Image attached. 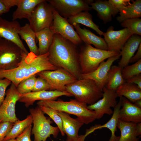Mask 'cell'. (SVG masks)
<instances>
[{"label": "cell", "instance_id": "obj_1", "mask_svg": "<svg viewBox=\"0 0 141 141\" xmlns=\"http://www.w3.org/2000/svg\"><path fill=\"white\" fill-rule=\"evenodd\" d=\"M75 45L60 35L54 34L49 49L50 62L58 68L63 69L77 80L81 79L79 54Z\"/></svg>", "mask_w": 141, "mask_h": 141}, {"label": "cell", "instance_id": "obj_2", "mask_svg": "<svg viewBox=\"0 0 141 141\" xmlns=\"http://www.w3.org/2000/svg\"><path fill=\"white\" fill-rule=\"evenodd\" d=\"M50 61L48 52L36 55L30 52L24 54L18 66L10 70H0V79H7L16 87L22 81L42 71L57 69Z\"/></svg>", "mask_w": 141, "mask_h": 141}, {"label": "cell", "instance_id": "obj_3", "mask_svg": "<svg viewBox=\"0 0 141 141\" xmlns=\"http://www.w3.org/2000/svg\"><path fill=\"white\" fill-rule=\"evenodd\" d=\"M38 106H44L57 111L75 115L84 124H88L96 119L95 111L89 109L87 104L76 99L65 101L61 99L57 101H39Z\"/></svg>", "mask_w": 141, "mask_h": 141}, {"label": "cell", "instance_id": "obj_4", "mask_svg": "<svg viewBox=\"0 0 141 141\" xmlns=\"http://www.w3.org/2000/svg\"><path fill=\"white\" fill-rule=\"evenodd\" d=\"M66 89L76 99L89 105L101 99L103 94V91L96 82L89 79L77 80L66 86Z\"/></svg>", "mask_w": 141, "mask_h": 141}, {"label": "cell", "instance_id": "obj_5", "mask_svg": "<svg viewBox=\"0 0 141 141\" xmlns=\"http://www.w3.org/2000/svg\"><path fill=\"white\" fill-rule=\"evenodd\" d=\"M120 53V52L97 49L91 45L85 44L82 47L79 54L82 74H87L94 71L102 62Z\"/></svg>", "mask_w": 141, "mask_h": 141}, {"label": "cell", "instance_id": "obj_6", "mask_svg": "<svg viewBox=\"0 0 141 141\" xmlns=\"http://www.w3.org/2000/svg\"><path fill=\"white\" fill-rule=\"evenodd\" d=\"M29 111L33 119L31 133L34 136V141H46L51 135L57 137L60 131L58 128L51 125L52 121L45 116L39 106L30 109Z\"/></svg>", "mask_w": 141, "mask_h": 141}, {"label": "cell", "instance_id": "obj_7", "mask_svg": "<svg viewBox=\"0 0 141 141\" xmlns=\"http://www.w3.org/2000/svg\"><path fill=\"white\" fill-rule=\"evenodd\" d=\"M25 53L14 43L0 38V70L17 67Z\"/></svg>", "mask_w": 141, "mask_h": 141}, {"label": "cell", "instance_id": "obj_8", "mask_svg": "<svg viewBox=\"0 0 141 141\" xmlns=\"http://www.w3.org/2000/svg\"><path fill=\"white\" fill-rule=\"evenodd\" d=\"M54 9L46 0L38 4L28 19L31 28L35 32L50 28L53 20Z\"/></svg>", "mask_w": 141, "mask_h": 141}, {"label": "cell", "instance_id": "obj_9", "mask_svg": "<svg viewBox=\"0 0 141 141\" xmlns=\"http://www.w3.org/2000/svg\"><path fill=\"white\" fill-rule=\"evenodd\" d=\"M60 15L66 19L81 12L92 9L89 5L93 0H46Z\"/></svg>", "mask_w": 141, "mask_h": 141}, {"label": "cell", "instance_id": "obj_10", "mask_svg": "<svg viewBox=\"0 0 141 141\" xmlns=\"http://www.w3.org/2000/svg\"><path fill=\"white\" fill-rule=\"evenodd\" d=\"M37 75L47 81L50 86V91H66V86L77 80L70 73L61 68L42 71Z\"/></svg>", "mask_w": 141, "mask_h": 141}, {"label": "cell", "instance_id": "obj_11", "mask_svg": "<svg viewBox=\"0 0 141 141\" xmlns=\"http://www.w3.org/2000/svg\"><path fill=\"white\" fill-rule=\"evenodd\" d=\"M6 94V97L0 106V122L14 123L19 120L15 113V106L21 94L18 91L16 87L11 83Z\"/></svg>", "mask_w": 141, "mask_h": 141}, {"label": "cell", "instance_id": "obj_12", "mask_svg": "<svg viewBox=\"0 0 141 141\" xmlns=\"http://www.w3.org/2000/svg\"><path fill=\"white\" fill-rule=\"evenodd\" d=\"M53 20L50 28L53 33L60 35L75 45L80 44L82 41L67 19L60 15L54 9Z\"/></svg>", "mask_w": 141, "mask_h": 141}, {"label": "cell", "instance_id": "obj_13", "mask_svg": "<svg viewBox=\"0 0 141 141\" xmlns=\"http://www.w3.org/2000/svg\"><path fill=\"white\" fill-rule=\"evenodd\" d=\"M102 97L92 104L87 106L88 108L95 111L96 119H100L105 114L112 115L113 110L111 108H114L118 102V97L116 90L109 89L105 87L103 90Z\"/></svg>", "mask_w": 141, "mask_h": 141}, {"label": "cell", "instance_id": "obj_14", "mask_svg": "<svg viewBox=\"0 0 141 141\" xmlns=\"http://www.w3.org/2000/svg\"><path fill=\"white\" fill-rule=\"evenodd\" d=\"M110 26L103 36L108 46V50L120 52L122 47L133 34L126 28L114 30Z\"/></svg>", "mask_w": 141, "mask_h": 141}, {"label": "cell", "instance_id": "obj_15", "mask_svg": "<svg viewBox=\"0 0 141 141\" xmlns=\"http://www.w3.org/2000/svg\"><path fill=\"white\" fill-rule=\"evenodd\" d=\"M120 54L110 57L102 62L94 71L86 74H82L81 79H89L94 81L103 91L107 83L109 71L113 63L120 57Z\"/></svg>", "mask_w": 141, "mask_h": 141}, {"label": "cell", "instance_id": "obj_16", "mask_svg": "<svg viewBox=\"0 0 141 141\" xmlns=\"http://www.w3.org/2000/svg\"><path fill=\"white\" fill-rule=\"evenodd\" d=\"M21 27L20 24L16 20L9 21L0 17V38L14 43L27 54L29 52L18 34Z\"/></svg>", "mask_w": 141, "mask_h": 141}, {"label": "cell", "instance_id": "obj_17", "mask_svg": "<svg viewBox=\"0 0 141 141\" xmlns=\"http://www.w3.org/2000/svg\"><path fill=\"white\" fill-rule=\"evenodd\" d=\"M63 96L69 97L73 96L71 93L67 91L44 90L21 94L18 101L24 103L25 106L28 108L33 105L36 101H55L58 97Z\"/></svg>", "mask_w": 141, "mask_h": 141}, {"label": "cell", "instance_id": "obj_18", "mask_svg": "<svg viewBox=\"0 0 141 141\" xmlns=\"http://www.w3.org/2000/svg\"><path fill=\"white\" fill-rule=\"evenodd\" d=\"M56 111L61 118L63 130L67 136L66 140L80 141L78 132L84 123L77 118H73L71 117L69 114Z\"/></svg>", "mask_w": 141, "mask_h": 141}, {"label": "cell", "instance_id": "obj_19", "mask_svg": "<svg viewBox=\"0 0 141 141\" xmlns=\"http://www.w3.org/2000/svg\"><path fill=\"white\" fill-rule=\"evenodd\" d=\"M120 97L121 106L119 112V120L126 122L141 123V108L125 98Z\"/></svg>", "mask_w": 141, "mask_h": 141}, {"label": "cell", "instance_id": "obj_20", "mask_svg": "<svg viewBox=\"0 0 141 141\" xmlns=\"http://www.w3.org/2000/svg\"><path fill=\"white\" fill-rule=\"evenodd\" d=\"M141 43L140 36L133 34L128 39L120 51L121 58L118 66L122 69L128 65L132 57Z\"/></svg>", "mask_w": 141, "mask_h": 141}, {"label": "cell", "instance_id": "obj_21", "mask_svg": "<svg viewBox=\"0 0 141 141\" xmlns=\"http://www.w3.org/2000/svg\"><path fill=\"white\" fill-rule=\"evenodd\" d=\"M121 106V98L120 97L119 102L114 108L112 115L110 119L103 125H97L93 126L86 130L85 136L86 137L95 130L103 128L109 129L111 132V136L108 141H118L120 136H116L115 134L117 131V124L119 120V114Z\"/></svg>", "mask_w": 141, "mask_h": 141}, {"label": "cell", "instance_id": "obj_22", "mask_svg": "<svg viewBox=\"0 0 141 141\" xmlns=\"http://www.w3.org/2000/svg\"><path fill=\"white\" fill-rule=\"evenodd\" d=\"M72 25L82 42L85 44H92L96 48L108 50L107 44L104 38L96 36L89 30L85 28H82L79 24L74 23Z\"/></svg>", "mask_w": 141, "mask_h": 141}, {"label": "cell", "instance_id": "obj_23", "mask_svg": "<svg viewBox=\"0 0 141 141\" xmlns=\"http://www.w3.org/2000/svg\"><path fill=\"white\" fill-rule=\"evenodd\" d=\"M92 9L96 11L99 17L106 24L112 20L119 11L112 6L107 1L96 0L90 4Z\"/></svg>", "mask_w": 141, "mask_h": 141}, {"label": "cell", "instance_id": "obj_24", "mask_svg": "<svg viewBox=\"0 0 141 141\" xmlns=\"http://www.w3.org/2000/svg\"><path fill=\"white\" fill-rule=\"evenodd\" d=\"M44 0H19L16 9L12 14V21L28 19L36 6Z\"/></svg>", "mask_w": 141, "mask_h": 141}, {"label": "cell", "instance_id": "obj_25", "mask_svg": "<svg viewBox=\"0 0 141 141\" xmlns=\"http://www.w3.org/2000/svg\"><path fill=\"white\" fill-rule=\"evenodd\" d=\"M137 125V123L119 120L117 127L120 131L121 135L118 141H139Z\"/></svg>", "mask_w": 141, "mask_h": 141}, {"label": "cell", "instance_id": "obj_26", "mask_svg": "<svg viewBox=\"0 0 141 141\" xmlns=\"http://www.w3.org/2000/svg\"><path fill=\"white\" fill-rule=\"evenodd\" d=\"M116 92L118 97L124 96L133 103L141 99V89L134 84L125 81L116 89Z\"/></svg>", "mask_w": 141, "mask_h": 141}, {"label": "cell", "instance_id": "obj_27", "mask_svg": "<svg viewBox=\"0 0 141 141\" xmlns=\"http://www.w3.org/2000/svg\"><path fill=\"white\" fill-rule=\"evenodd\" d=\"M69 23L72 25L74 23L81 24L89 27L95 30L100 36H103L104 32L99 29V27L93 21L92 15L88 11L81 12L67 19Z\"/></svg>", "mask_w": 141, "mask_h": 141}, {"label": "cell", "instance_id": "obj_28", "mask_svg": "<svg viewBox=\"0 0 141 141\" xmlns=\"http://www.w3.org/2000/svg\"><path fill=\"white\" fill-rule=\"evenodd\" d=\"M117 20L121 23L127 19L140 18L141 16V0L132 1V3L119 10Z\"/></svg>", "mask_w": 141, "mask_h": 141}, {"label": "cell", "instance_id": "obj_29", "mask_svg": "<svg viewBox=\"0 0 141 141\" xmlns=\"http://www.w3.org/2000/svg\"><path fill=\"white\" fill-rule=\"evenodd\" d=\"M18 34L26 43L30 52L36 55H39L38 47L36 42V33L31 28L29 24L26 23L24 26H21Z\"/></svg>", "mask_w": 141, "mask_h": 141}, {"label": "cell", "instance_id": "obj_30", "mask_svg": "<svg viewBox=\"0 0 141 141\" xmlns=\"http://www.w3.org/2000/svg\"><path fill=\"white\" fill-rule=\"evenodd\" d=\"M36 38L38 41L39 55L48 53L54 34L50 28H45L36 33Z\"/></svg>", "mask_w": 141, "mask_h": 141}, {"label": "cell", "instance_id": "obj_31", "mask_svg": "<svg viewBox=\"0 0 141 141\" xmlns=\"http://www.w3.org/2000/svg\"><path fill=\"white\" fill-rule=\"evenodd\" d=\"M122 69L119 66H111L108 73L107 82L105 86L107 89L116 90L125 82L122 75Z\"/></svg>", "mask_w": 141, "mask_h": 141}, {"label": "cell", "instance_id": "obj_32", "mask_svg": "<svg viewBox=\"0 0 141 141\" xmlns=\"http://www.w3.org/2000/svg\"><path fill=\"white\" fill-rule=\"evenodd\" d=\"M33 123V119L31 114L28 115L24 119L19 120L14 123L10 131L5 138L3 141L16 138L25 130Z\"/></svg>", "mask_w": 141, "mask_h": 141}, {"label": "cell", "instance_id": "obj_33", "mask_svg": "<svg viewBox=\"0 0 141 141\" xmlns=\"http://www.w3.org/2000/svg\"><path fill=\"white\" fill-rule=\"evenodd\" d=\"M141 73V59L133 64L128 65L122 69L123 78L125 81Z\"/></svg>", "mask_w": 141, "mask_h": 141}, {"label": "cell", "instance_id": "obj_34", "mask_svg": "<svg viewBox=\"0 0 141 141\" xmlns=\"http://www.w3.org/2000/svg\"><path fill=\"white\" fill-rule=\"evenodd\" d=\"M121 23V26L128 29L133 34L141 35V19L140 18L128 19Z\"/></svg>", "mask_w": 141, "mask_h": 141}, {"label": "cell", "instance_id": "obj_35", "mask_svg": "<svg viewBox=\"0 0 141 141\" xmlns=\"http://www.w3.org/2000/svg\"><path fill=\"white\" fill-rule=\"evenodd\" d=\"M39 106L44 114L48 115L55 122L58 128L61 135L64 136L65 134L63 129L62 120L60 116L57 113L56 110L46 107Z\"/></svg>", "mask_w": 141, "mask_h": 141}, {"label": "cell", "instance_id": "obj_36", "mask_svg": "<svg viewBox=\"0 0 141 141\" xmlns=\"http://www.w3.org/2000/svg\"><path fill=\"white\" fill-rule=\"evenodd\" d=\"M36 75L31 76L21 82L16 87L21 94L27 93L32 91L36 79Z\"/></svg>", "mask_w": 141, "mask_h": 141}, {"label": "cell", "instance_id": "obj_37", "mask_svg": "<svg viewBox=\"0 0 141 141\" xmlns=\"http://www.w3.org/2000/svg\"><path fill=\"white\" fill-rule=\"evenodd\" d=\"M50 90V86L47 81L39 77L36 78L35 84L32 92Z\"/></svg>", "mask_w": 141, "mask_h": 141}, {"label": "cell", "instance_id": "obj_38", "mask_svg": "<svg viewBox=\"0 0 141 141\" xmlns=\"http://www.w3.org/2000/svg\"><path fill=\"white\" fill-rule=\"evenodd\" d=\"M14 123L9 122L0 123V141H3L13 127Z\"/></svg>", "mask_w": 141, "mask_h": 141}, {"label": "cell", "instance_id": "obj_39", "mask_svg": "<svg viewBox=\"0 0 141 141\" xmlns=\"http://www.w3.org/2000/svg\"><path fill=\"white\" fill-rule=\"evenodd\" d=\"M11 83V81L7 79H0V106L5 98L6 90Z\"/></svg>", "mask_w": 141, "mask_h": 141}, {"label": "cell", "instance_id": "obj_40", "mask_svg": "<svg viewBox=\"0 0 141 141\" xmlns=\"http://www.w3.org/2000/svg\"><path fill=\"white\" fill-rule=\"evenodd\" d=\"M131 1L130 0H109L108 1L112 6L119 11L123 7L130 4Z\"/></svg>", "mask_w": 141, "mask_h": 141}, {"label": "cell", "instance_id": "obj_41", "mask_svg": "<svg viewBox=\"0 0 141 141\" xmlns=\"http://www.w3.org/2000/svg\"><path fill=\"white\" fill-rule=\"evenodd\" d=\"M32 128V125L27 128L16 138L17 141H32L31 138Z\"/></svg>", "mask_w": 141, "mask_h": 141}, {"label": "cell", "instance_id": "obj_42", "mask_svg": "<svg viewBox=\"0 0 141 141\" xmlns=\"http://www.w3.org/2000/svg\"><path fill=\"white\" fill-rule=\"evenodd\" d=\"M125 81L136 85L141 89V74L133 77Z\"/></svg>", "mask_w": 141, "mask_h": 141}, {"label": "cell", "instance_id": "obj_43", "mask_svg": "<svg viewBox=\"0 0 141 141\" xmlns=\"http://www.w3.org/2000/svg\"><path fill=\"white\" fill-rule=\"evenodd\" d=\"M141 59V43L139 45L136 54L132 57L129 63H135Z\"/></svg>", "mask_w": 141, "mask_h": 141}, {"label": "cell", "instance_id": "obj_44", "mask_svg": "<svg viewBox=\"0 0 141 141\" xmlns=\"http://www.w3.org/2000/svg\"><path fill=\"white\" fill-rule=\"evenodd\" d=\"M3 3L7 8L10 9L12 7L16 6L19 0H1Z\"/></svg>", "mask_w": 141, "mask_h": 141}, {"label": "cell", "instance_id": "obj_45", "mask_svg": "<svg viewBox=\"0 0 141 141\" xmlns=\"http://www.w3.org/2000/svg\"><path fill=\"white\" fill-rule=\"evenodd\" d=\"M10 9L7 8L0 0V15L9 11Z\"/></svg>", "mask_w": 141, "mask_h": 141}, {"label": "cell", "instance_id": "obj_46", "mask_svg": "<svg viewBox=\"0 0 141 141\" xmlns=\"http://www.w3.org/2000/svg\"><path fill=\"white\" fill-rule=\"evenodd\" d=\"M137 132L138 136H140L141 135V123H137Z\"/></svg>", "mask_w": 141, "mask_h": 141}, {"label": "cell", "instance_id": "obj_47", "mask_svg": "<svg viewBox=\"0 0 141 141\" xmlns=\"http://www.w3.org/2000/svg\"><path fill=\"white\" fill-rule=\"evenodd\" d=\"M133 103L137 107L141 108V99L136 101Z\"/></svg>", "mask_w": 141, "mask_h": 141}, {"label": "cell", "instance_id": "obj_48", "mask_svg": "<svg viewBox=\"0 0 141 141\" xmlns=\"http://www.w3.org/2000/svg\"><path fill=\"white\" fill-rule=\"evenodd\" d=\"M86 137L84 135H80L79 136V141H84Z\"/></svg>", "mask_w": 141, "mask_h": 141}, {"label": "cell", "instance_id": "obj_49", "mask_svg": "<svg viewBox=\"0 0 141 141\" xmlns=\"http://www.w3.org/2000/svg\"><path fill=\"white\" fill-rule=\"evenodd\" d=\"M6 141H17L16 139H11Z\"/></svg>", "mask_w": 141, "mask_h": 141}, {"label": "cell", "instance_id": "obj_50", "mask_svg": "<svg viewBox=\"0 0 141 141\" xmlns=\"http://www.w3.org/2000/svg\"><path fill=\"white\" fill-rule=\"evenodd\" d=\"M66 141H67L66 140Z\"/></svg>", "mask_w": 141, "mask_h": 141}, {"label": "cell", "instance_id": "obj_51", "mask_svg": "<svg viewBox=\"0 0 141 141\" xmlns=\"http://www.w3.org/2000/svg\"><path fill=\"white\" fill-rule=\"evenodd\" d=\"M0 123H1V122H0Z\"/></svg>", "mask_w": 141, "mask_h": 141}]
</instances>
